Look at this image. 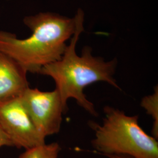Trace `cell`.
<instances>
[{"mask_svg":"<svg viewBox=\"0 0 158 158\" xmlns=\"http://www.w3.org/2000/svg\"><path fill=\"white\" fill-rule=\"evenodd\" d=\"M74 17L77 23L76 30L62 58L44 66L40 74L51 77L54 80L56 89L66 109L69 99L73 98L86 111L97 116L94 104L87 99L84 90L87 86L98 81L106 82L120 89L114 77L118 60L114 58L106 61L102 57L94 56L91 48L88 46L83 48L81 55L77 54L76 45L80 34L85 31V13L79 8Z\"/></svg>","mask_w":158,"mask_h":158,"instance_id":"cell-1","label":"cell"},{"mask_svg":"<svg viewBox=\"0 0 158 158\" xmlns=\"http://www.w3.org/2000/svg\"><path fill=\"white\" fill-rule=\"evenodd\" d=\"M23 22L32 35L21 40L0 30V52L11 57L27 73L40 74L44 66L62 58L68 46L66 41L76 30V19L40 12L25 17Z\"/></svg>","mask_w":158,"mask_h":158,"instance_id":"cell-2","label":"cell"},{"mask_svg":"<svg viewBox=\"0 0 158 158\" xmlns=\"http://www.w3.org/2000/svg\"><path fill=\"white\" fill-rule=\"evenodd\" d=\"M102 124L90 122L95 132L93 147L104 156L125 155L133 158H158V142L143 130L138 116H129L117 108H104Z\"/></svg>","mask_w":158,"mask_h":158,"instance_id":"cell-3","label":"cell"},{"mask_svg":"<svg viewBox=\"0 0 158 158\" xmlns=\"http://www.w3.org/2000/svg\"><path fill=\"white\" fill-rule=\"evenodd\" d=\"M19 98L42 135L46 138L59 133L62 123L63 114L67 109L63 106L56 89L51 91H42L29 87Z\"/></svg>","mask_w":158,"mask_h":158,"instance_id":"cell-4","label":"cell"},{"mask_svg":"<svg viewBox=\"0 0 158 158\" xmlns=\"http://www.w3.org/2000/svg\"><path fill=\"white\" fill-rule=\"evenodd\" d=\"M0 127L13 147L25 149L46 143L45 138L36 130L19 97L0 104Z\"/></svg>","mask_w":158,"mask_h":158,"instance_id":"cell-5","label":"cell"},{"mask_svg":"<svg viewBox=\"0 0 158 158\" xmlns=\"http://www.w3.org/2000/svg\"><path fill=\"white\" fill-rule=\"evenodd\" d=\"M27 74L18 63L0 52V104L21 96L29 87Z\"/></svg>","mask_w":158,"mask_h":158,"instance_id":"cell-6","label":"cell"},{"mask_svg":"<svg viewBox=\"0 0 158 158\" xmlns=\"http://www.w3.org/2000/svg\"><path fill=\"white\" fill-rule=\"evenodd\" d=\"M62 150L57 142L44 145L25 149L19 158H59Z\"/></svg>","mask_w":158,"mask_h":158,"instance_id":"cell-7","label":"cell"},{"mask_svg":"<svg viewBox=\"0 0 158 158\" xmlns=\"http://www.w3.org/2000/svg\"><path fill=\"white\" fill-rule=\"evenodd\" d=\"M141 106L147 113L153 119L152 130L153 137L158 140V88L155 86L152 94L145 96L142 99Z\"/></svg>","mask_w":158,"mask_h":158,"instance_id":"cell-8","label":"cell"},{"mask_svg":"<svg viewBox=\"0 0 158 158\" xmlns=\"http://www.w3.org/2000/svg\"><path fill=\"white\" fill-rule=\"evenodd\" d=\"M3 147H13L10 139L0 127V148Z\"/></svg>","mask_w":158,"mask_h":158,"instance_id":"cell-9","label":"cell"},{"mask_svg":"<svg viewBox=\"0 0 158 158\" xmlns=\"http://www.w3.org/2000/svg\"><path fill=\"white\" fill-rule=\"evenodd\" d=\"M106 156L109 158H133L128 156H125V155H108Z\"/></svg>","mask_w":158,"mask_h":158,"instance_id":"cell-10","label":"cell"}]
</instances>
